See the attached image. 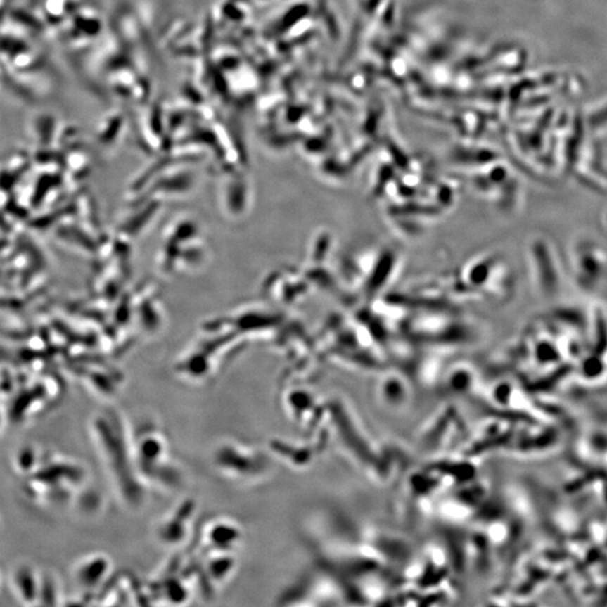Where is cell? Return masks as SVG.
<instances>
[{
    "label": "cell",
    "instance_id": "1",
    "mask_svg": "<svg viewBox=\"0 0 607 607\" xmlns=\"http://www.w3.org/2000/svg\"><path fill=\"white\" fill-rule=\"evenodd\" d=\"M41 575L37 574L30 565L17 566L11 573V585L18 599L32 603L39 599Z\"/></svg>",
    "mask_w": 607,
    "mask_h": 607
},
{
    "label": "cell",
    "instance_id": "2",
    "mask_svg": "<svg viewBox=\"0 0 607 607\" xmlns=\"http://www.w3.org/2000/svg\"><path fill=\"white\" fill-rule=\"evenodd\" d=\"M107 561L101 558L91 560H84L82 565L78 566L76 570V580L82 587L90 588L98 586L106 574Z\"/></svg>",
    "mask_w": 607,
    "mask_h": 607
},
{
    "label": "cell",
    "instance_id": "3",
    "mask_svg": "<svg viewBox=\"0 0 607 607\" xmlns=\"http://www.w3.org/2000/svg\"><path fill=\"white\" fill-rule=\"evenodd\" d=\"M207 535L210 546L221 550H231L241 537L236 526L226 523H219L212 526L208 530Z\"/></svg>",
    "mask_w": 607,
    "mask_h": 607
}]
</instances>
